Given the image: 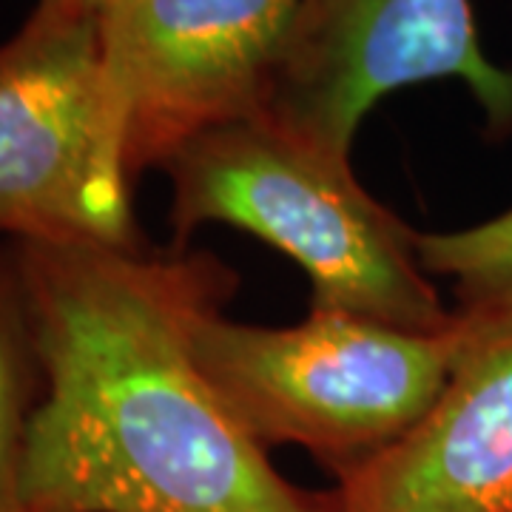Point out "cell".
I'll use <instances>...</instances> for the list:
<instances>
[{"label": "cell", "mask_w": 512, "mask_h": 512, "mask_svg": "<svg viewBox=\"0 0 512 512\" xmlns=\"http://www.w3.org/2000/svg\"><path fill=\"white\" fill-rule=\"evenodd\" d=\"M0 234L146 245L109 126L97 18L37 6L0 43Z\"/></svg>", "instance_id": "277c9868"}, {"label": "cell", "mask_w": 512, "mask_h": 512, "mask_svg": "<svg viewBox=\"0 0 512 512\" xmlns=\"http://www.w3.org/2000/svg\"><path fill=\"white\" fill-rule=\"evenodd\" d=\"M416 251L427 274L450 282L458 316L512 330V208L473 228L419 234Z\"/></svg>", "instance_id": "9c48e42d"}, {"label": "cell", "mask_w": 512, "mask_h": 512, "mask_svg": "<svg viewBox=\"0 0 512 512\" xmlns=\"http://www.w3.org/2000/svg\"><path fill=\"white\" fill-rule=\"evenodd\" d=\"M46 393L20 512H328L234 419L191 353L237 274L211 254L18 239Z\"/></svg>", "instance_id": "6da1fadb"}, {"label": "cell", "mask_w": 512, "mask_h": 512, "mask_svg": "<svg viewBox=\"0 0 512 512\" xmlns=\"http://www.w3.org/2000/svg\"><path fill=\"white\" fill-rule=\"evenodd\" d=\"M177 248L205 222L265 239L311 279V308L436 333L456 322L421 268L416 237L356 180L350 157L313 146L265 111L208 128L163 168Z\"/></svg>", "instance_id": "7a4b0ae2"}, {"label": "cell", "mask_w": 512, "mask_h": 512, "mask_svg": "<svg viewBox=\"0 0 512 512\" xmlns=\"http://www.w3.org/2000/svg\"><path fill=\"white\" fill-rule=\"evenodd\" d=\"M447 77L467 83L493 137L510 134L512 69L481 52L470 0H299L259 111L350 157L382 97Z\"/></svg>", "instance_id": "8992f818"}, {"label": "cell", "mask_w": 512, "mask_h": 512, "mask_svg": "<svg viewBox=\"0 0 512 512\" xmlns=\"http://www.w3.org/2000/svg\"><path fill=\"white\" fill-rule=\"evenodd\" d=\"M328 512H512V330L458 367L382 453L333 476Z\"/></svg>", "instance_id": "52a82bcc"}, {"label": "cell", "mask_w": 512, "mask_h": 512, "mask_svg": "<svg viewBox=\"0 0 512 512\" xmlns=\"http://www.w3.org/2000/svg\"><path fill=\"white\" fill-rule=\"evenodd\" d=\"M495 336L458 313L450 328L416 333L322 308L293 328L211 311L194 325L191 353L265 450L302 447L339 476L416 427L458 367Z\"/></svg>", "instance_id": "3957f363"}, {"label": "cell", "mask_w": 512, "mask_h": 512, "mask_svg": "<svg viewBox=\"0 0 512 512\" xmlns=\"http://www.w3.org/2000/svg\"><path fill=\"white\" fill-rule=\"evenodd\" d=\"M299 0H114L97 18L128 183L208 128L262 109Z\"/></svg>", "instance_id": "5b68a950"}, {"label": "cell", "mask_w": 512, "mask_h": 512, "mask_svg": "<svg viewBox=\"0 0 512 512\" xmlns=\"http://www.w3.org/2000/svg\"><path fill=\"white\" fill-rule=\"evenodd\" d=\"M43 393L35 313L15 242H6L0 245V512H20V453Z\"/></svg>", "instance_id": "ba28073f"}, {"label": "cell", "mask_w": 512, "mask_h": 512, "mask_svg": "<svg viewBox=\"0 0 512 512\" xmlns=\"http://www.w3.org/2000/svg\"><path fill=\"white\" fill-rule=\"evenodd\" d=\"M114 0H37V6L57 9L66 15H83V18H100Z\"/></svg>", "instance_id": "30bf717a"}]
</instances>
